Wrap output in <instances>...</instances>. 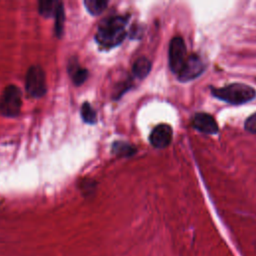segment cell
Returning <instances> with one entry per match:
<instances>
[{"instance_id":"6da1fadb","label":"cell","mask_w":256,"mask_h":256,"mask_svg":"<svg viewBox=\"0 0 256 256\" xmlns=\"http://www.w3.org/2000/svg\"><path fill=\"white\" fill-rule=\"evenodd\" d=\"M127 16H110L103 19L95 34L96 42L103 48H113L122 43L126 36Z\"/></svg>"},{"instance_id":"7a4b0ae2","label":"cell","mask_w":256,"mask_h":256,"mask_svg":"<svg viewBox=\"0 0 256 256\" xmlns=\"http://www.w3.org/2000/svg\"><path fill=\"white\" fill-rule=\"evenodd\" d=\"M211 93L217 99L233 105L247 103L256 97L255 89L243 83H232L221 88L212 87Z\"/></svg>"},{"instance_id":"3957f363","label":"cell","mask_w":256,"mask_h":256,"mask_svg":"<svg viewBox=\"0 0 256 256\" xmlns=\"http://www.w3.org/2000/svg\"><path fill=\"white\" fill-rule=\"evenodd\" d=\"M22 106L21 91L16 85H8L0 97V113L9 118L19 115Z\"/></svg>"},{"instance_id":"277c9868","label":"cell","mask_w":256,"mask_h":256,"mask_svg":"<svg viewBox=\"0 0 256 256\" xmlns=\"http://www.w3.org/2000/svg\"><path fill=\"white\" fill-rule=\"evenodd\" d=\"M25 88L27 93L34 98H40L45 95L47 90L45 72L39 65L29 67L25 77Z\"/></svg>"},{"instance_id":"5b68a950","label":"cell","mask_w":256,"mask_h":256,"mask_svg":"<svg viewBox=\"0 0 256 256\" xmlns=\"http://www.w3.org/2000/svg\"><path fill=\"white\" fill-rule=\"evenodd\" d=\"M187 58L188 56L184 40L180 36L173 37L169 43L168 50V60L171 71L178 76L186 63Z\"/></svg>"},{"instance_id":"8992f818","label":"cell","mask_w":256,"mask_h":256,"mask_svg":"<svg viewBox=\"0 0 256 256\" xmlns=\"http://www.w3.org/2000/svg\"><path fill=\"white\" fill-rule=\"evenodd\" d=\"M204 69H205V64L202 61V59L198 55L193 54L188 56L182 71L177 77L182 82L190 81L198 77L204 71Z\"/></svg>"},{"instance_id":"52a82bcc","label":"cell","mask_w":256,"mask_h":256,"mask_svg":"<svg viewBox=\"0 0 256 256\" xmlns=\"http://www.w3.org/2000/svg\"><path fill=\"white\" fill-rule=\"evenodd\" d=\"M172 136L173 131L170 125L159 124L150 133L149 141L153 147L157 149H162L167 147L171 143Z\"/></svg>"},{"instance_id":"ba28073f","label":"cell","mask_w":256,"mask_h":256,"mask_svg":"<svg viewBox=\"0 0 256 256\" xmlns=\"http://www.w3.org/2000/svg\"><path fill=\"white\" fill-rule=\"evenodd\" d=\"M192 125L196 130L204 134L214 135L218 133V125L215 119L207 113L200 112L195 114L192 120Z\"/></svg>"},{"instance_id":"9c48e42d","label":"cell","mask_w":256,"mask_h":256,"mask_svg":"<svg viewBox=\"0 0 256 256\" xmlns=\"http://www.w3.org/2000/svg\"><path fill=\"white\" fill-rule=\"evenodd\" d=\"M68 72L75 85H81L88 77V71L85 68L81 67L75 59L74 61L69 62Z\"/></svg>"},{"instance_id":"30bf717a","label":"cell","mask_w":256,"mask_h":256,"mask_svg":"<svg viewBox=\"0 0 256 256\" xmlns=\"http://www.w3.org/2000/svg\"><path fill=\"white\" fill-rule=\"evenodd\" d=\"M151 70V62L146 57H139L133 64L132 72L139 79L145 78Z\"/></svg>"},{"instance_id":"8fae6325","label":"cell","mask_w":256,"mask_h":256,"mask_svg":"<svg viewBox=\"0 0 256 256\" xmlns=\"http://www.w3.org/2000/svg\"><path fill=\"white\" fill-rule=\"evenodd\" d=\"M112 152L119 157H130L136 153V148L127 142L116 141L112 145Z\"/></svg>"},{"instance_id":"7c38bea8","label":"cell","mask_w":256,"mask_h":256,"mask_svg":"<svg viewBox=\"0 0 256 256\" xmlns=\"http://www.w3.org/2000/svg\"><path fill=\"white\" fill-rule=\"evenodd\" d=\"M61 2L59 1H39L38 10L39 13L46 18L55 17V14L58 10V7Z\"/></svg>"},{"instance_id":"4fadbf2b","label":"cell","mask_w":256,"mask_h":256,"mask_svg":"<svg viewBox=\"0 0 256 256\" xmlns=\"http://www.w3.org/2000/svg\"><path fill=\"white\" fill-rule=\"evenodd\" d=\"M86 10L93 16L101 14L108 5L107 1L103 0H85L83 2Z\"/></svg>"},{"instance_id":"5bb4252c","label":"cell","mask_w":256,"mask_h":256,"mask_svg":"<svg viewBox=\"0 0 256 256\" xmlns=\"http://www.w3.org/2000/svg\"><path fill=\"white\" fill-rule=\"evenodd\" d=\"M80 114L85 123L94 124L97 121V114L93 109V107L88 102H85L82 104Z\"/></svg>"},{"instance_id":"9a60e30c","label":"cell","mask_w":256,"mask_h":256,"mask_svg":"<svg viewBox=\"0 0 256 256\" xmlns=\"http://www.w3.org/2000/svg\"><path fill=\"white\" fill-rule=\"evenodd\" d=\"M55 32L57 34L58 37L61 36L62 32H63V24H64V9H63V3L61 2L58 10L55 14Z\"/></svg>"},{"instance_id":"2e32d148","label":"cell","mask_w":256,"mask_h":256,"mask_svg":"<svg viewBox=\"0 0 256 256\" xmlns=\"http://www.w3.org/2000/svg\"><path fill=\"white\" fill-rule=\"evenodd\" d=\"M244 128L246 131L256 134V112L246 119L244 123Z\"/></svg>"}]
</instances>
